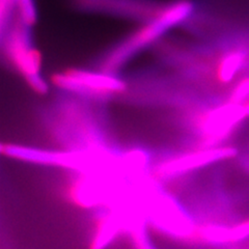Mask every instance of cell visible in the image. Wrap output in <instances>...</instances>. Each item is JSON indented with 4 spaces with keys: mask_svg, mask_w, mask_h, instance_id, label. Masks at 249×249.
<instances>
[{
    "mask_svg": "<svg viewBox=\"0 0 249 249\" xmlns=\"http://www.w3.org/2000/svg\"><path fill=\"white\" fill-rule=\"evenodd\" d=\"M249 65V52L245 49L231 50L218 59L214 79L218 85H231L241 77Z\"/></svg>",
    "mask_w": 249,
    "mask_h": 249,
    "instance_id": "cell-1",
    "label": "cell"
},
{
    "mask_svg": "<svg viewBox=\"0 0 249 249\" xmlns=\"http://www.w3.org/2000/svg\"><path fill=\"white\" fill-rule=\"evenodd\" d=\"M243 106H244V109H245V112H246L247 116L249 118V101H247L246 103H244Z\"/></svg>",
    "mask_w": 249,
    "mask_h": 249,
    "instance_id": "cell-4",
    "label": "cell"
},
{
    "mask_svg": "<svg viewBox=\"0 0 249 249\" xmlns=\"http://www.w3.org/2000/svg\"><path fill=\"white\" fill-rule=\"evenodd\" d=\"M236 159L238 161L237 163L240 170L242 171L244 175L249 177V140L248 142H246L242 150L238 151Z\"/></svg>",
    "mask_w": 249,
    "mask_h": 249,
    "instance_id": "cell-2",
    "label": "cell"
},
{
    "mask_svg": "<svg viewBox=\"0 0 249 249\" xmlns=\"http://www.w3.org/2000/svg\"><path fill=\"white\" fill-rule=\"evenodd\" d=\"M221 249H249V243L246 244V242L241 243L238 245H233L231 247H227V248H221Z\"/></svg>",
    "mask_w": 249,
    "mask_h": 249,
    "instance_id": "cell-3",
    "label": "cell"
}]
</instances>
